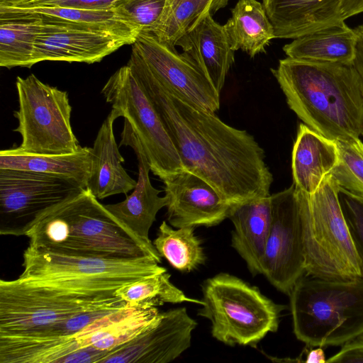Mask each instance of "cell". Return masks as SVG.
I'll list each match as a JSON object with an SVG mask.
<instances>
[{"mask_svg":"<svg viewBox=\"0 0 363 363\" xmlns=\"http://www.w3.org/2000/svg\"><path fill=\"white\" fill-rule=\"evenodd\" d=\"M127 65L158 112L185 170L207 182L229 204L270 196L273 176L252 135L169 92L133 48Z\"/></svg>","mask_w":363,"mask_h":363,"instance_id":"obj_1","label":"cell"},{"mask_svg":"<svg viewBox=\"0 0 363 363\" xmlns=\"http://www.w3.org/2000/svg\"><path fill=\"white\" fill-rule=\"evenodd\" d=\"M271 72L290 109L304 124L334 141L363 133V94L352 64L280 60Z\"/></svg>","mask_w":363,"mask_h":363,"instance_id":"obj_2","label":"cell"},{"mask_svg":"<svg viewBox=\"0 0 363 363\" xmlns=\"http://www.w3.org/2000/svg\"><path fill=\"white\" fill-rule=\"evenodd\" d=\"M30 247L63 255L130 258L150 256L147 245L121 223L88 189L45 213L28 232Z\"/></svg>","mask_w":363,"mask_h":363,"instance_id":"obj_3","label":"cell"},{"mask_svg":"<svg viewBox=\"0 0 363 363\" xmlns=\"http://www.w3.org/2000/svg\"><path fill=\"white\" fill-rule=\"evenodd\" d=\"M289 296L294 333L307 346L342 345L363 335V277L305 274Z\"/></svg>","mask_w":363,"mask_h":363,"instance_id":"obj_4","label":"cell"},{"mask_svg":"<svg viewBox=\"0 0 363 363\" xmlns=\"http://www.w3.org/2000/svg\"><path fill=\"white\" fill-rule=\"evenodd\" d=\"M340 188L328 175L308 195L299 190L306 274L329 279L363 277L340 203Z\"/></svg>","mask_w":363,"mask_h":363,"instance_id":"obj_5","label":"cell"},{"mask_svg":"<svg viewBox=\"0 0 363 363\" xmlns=\"http://www.w3.org/2000/svg\"><path fill=\"white\" fill-rule=\"evenodd\" d=\"M198 315L211 323L212 336L227 345L255 347L278 330L286 306L274 303L241 279L220 273L203 281Z\"/></svg>","mask_w":363,"mask_h":363,"instance_id":"obj_6","label":"cell"},{"mask_svg":"<svg viewBox=\"0 0 363 363\" xmlns=\"http://www.w3.org/2000/svg\"><path fill=\"white\" fill-rule=\"evenodd\" d=\"M23 257L19 279L94 294H115L125 284L167 271L150 256H68L28 246Z\"/></svg>","mask_w":363,"mask_h":363,"instance_id":"obj_7","label":"cell"},{"mask_svg":"<svg viewBox=\"0 0 363 363\" xmlns=\"http://www.w3.org/2000/svg\"><path fill=\"white\" fill-rule=\"evenodd\" d=\"M19 279L0 281V335L30 336L120 299Z\"/></svg>","mask_w":363,"mask_h":363,"instance_id":"obj_8","label":"cell"},{"mask_svg":"<svg viewBox=\"0 0 363 363\" xmlns=\"http://www.w3.org/2000/svg\"><path fill=\"white\" fill-rule=\"evenodd\" d=\"M18 109L13 112L21 150L38 154H68L82 147L73 132L68 94L31 74L17 77Z\"/></svg>","mask_w":363,"mask_h":363,"instance_id":"obj_9","label":"cell"},{"mask_svg":"<svg viewBox=\"0 0 363 363\" xmlns=\"http://www.w3.org/2000/svg\"><path fill=\"white\" fill-rule=\"evenodd\" d=\"M117 118L128 122L145 152L150 170L162 181L184 165L155 106L128 65L114 72L101 89Z\"/></svg>","mask_w":363,"mask_h":363,"instance_id":"obj_10","label":"cell"},{"mask_svg":"<svg viewBox=\"0 0 363 363\" xmlns=\"http://www.w3.org/2000/svg\"><path fill=\"white\" fill-rule=\"evenodd\" d=\"M84 189L65 176L0 169V234L26 235L45 213Z\"/></svg>","mask_w":363,"mask_h":363,"instance_id":"obj_11","label":"cell"},{"mask_svg":"<svg viewBox=\"0 0 363 363\" xmlns=\"http://www.w3.org/2000/svg\"><path fill=\"white\" fill-rule=\"evenodd\" d=\"M272 221L262 262V274L289 295L306 274L299 190L292 184L272 194Z\"/></svg>","mask_w":363,"mask_h":363,"instance_id":"obj_12","label":"cell"},{"mask_svg":"<svg viewBox=\"0 0 363 363\" xmlns=\"http://www.w3.org/2000/svg\"><path fill=\"white\" fill-rule=\"evenodd\" d=\"M132 47L157 81L169 92L201 110L216 113L220 94L205 74L185 53L160 42L152 33L140 32Z\"/></svg>","mask_w":363,"mask_h":363,"instance_id":"obj_13","label":"cell"},{"mask_svg":"<svg viewBox=\"0 0 363 363\" xmlns=\"http://www.w3.org/2000/svg\"><path fill=\"white\" fill-rule=\"evenodd\" d=\"M42 17L44 24L35 40L32 65L43 61L92 64L136 40L101 27Z\"/></svg>","mask_w":363,"mask_h":363,"instance_id":"obj_14","label":"cell"},{"mask_svg":"<svg viewBox=\"0 0 363 363\" xmlns=\"http://www.w3.org/2000/svg\"><path fill=\"white\" fill-rule=\"evenodd\" d=\"M197 323L184 307L160 312L139 335L111 351L101 363H168L189 349Z\"/></svg>","mask_w":363,"mask_h":363,"instance_id":"obj_15","label":"cell"},{"mask_svg":"<svg viewBox=\"0 0 363 363\" xmlns=\"http://www.w3.org/2000/svg\"><path fill=\"white\" fill-rule=\"evenodd\" d=\"M167 218L174 228L212 227L228 218L230 204L207 182L186 171L165 179Z\"/></svg>","mask_w":363,"mask_h":363,"instance_id":"obj_16","label":"cell"},{"mask_svg":"<svg viewBox=\"0 0 363 363\" xmlns=\"http://www.w3.org/2000/svg\"><path fill=\"white\" fill-rule=\"evenodd\" d=\"M130 146L135 153L138 179L130 195L119 203L105 207L125 228L147 245L155 247L149 238V231L156 220L158 211L167 205V199L160 196V191L151 184L150 166L143 147L128 121L125 120L120 146Z\"/></svg>","mask_w":363,"mask_h":363,"instance_id":"obj_17","label":"cell"},{"mask_svg":"<svg viewBox=\"0 0 363 363\" xmlns=\"http://www.w3.org/2000/svg\"><path fill=\"white\" fill-rule=\"evenodd\" d=\"M220 94L226 76L235 61L234 52L224 28L211 13L205 16L177 43Z\"/></svg>","mask_w":363,"mask_h":363,"instance_id":"obj_18","label":"cell"},{"mask_svg":"<svg viewBox=\"0 0 363 363\" xmlns=\"http://www.w3.org/2000/svg\"><path fill=\"white\" fill-rule=\"evenodd\" d=\"M275 38L295 39L345 22L340 0H262Z\"/></svg>","mask_w":363,"mask_h":363,"instance_id":"obj_19","label":"cell"},{"mask_svg":"<svg viewBox=\"0 0 363 363\" xmlns=\"http://www.w3.org/2000/svg\"><path fill=\"white\" fill-rule=\"evenodd\" d=\"M270 196L230 204L228 213V218L234 226L231 246L245 262L253 276L262 274L272 221Z\"/></svg>","mask_w":363,"mask_h":363,"instance_id":"obj_20","label":"cell"},{"mask_svg":"<svg viewBox=\"0 0 363 363\" xmlns=\"http://www.w3.org/2000/svg\"><path fill=\"white\" fill-rule=\"evenodd\" d=\"M339 162L336 142L304 123L298 126L291 154L293 184L311 195L320 186Z\"/></svg>","mask_w":363,"mask_h":363,"instance_id":"obj_21","label":"cell"},{"mask_svg":"<svg viewBox=\"0 0 363 363\" xmlns=\"http://www.w3.org/2000/svg\"><path fill=\"white\" fill-rule=\"evenodd\" d=\"M116 118L111 110L101 124L91 147V172L86 188L98 199L126 194L137 184L122 165L124 158L119 152L113 133Z\"/></svg>","mask_w":363,"mask_h":363,"instance_id":"obj_22","label":"cell"},{"mask_svg":"<svg viewBox=\"0 0 363 363\" xmlns=\"http://www.w3.org/2000/svg\"><path fill=\"white\" fill-rule=\"evenodd\" d=\"M357 43L354 29L344 22L293 39L283 50L288 57L299 60L352 64Z\"/></svg>","mask_w":363,"mask_h":363,"instance_id":"obj_23","label":"cell"},{"mask_svg":"<svg viewBox=\"0 0 363 363\" xmlns=\"http://www.w3.org/2000/svg\"><path fill=\"white\" fill-rule=\"evenodd\" d=\"M91 165V147H81L68 154H38L18 147L0 152V169L28 170L72 178L87 187Z\"/></svg>","mask_w":363,"mask_h":363,"instance_id":"obj_24","label":"cell"},{"mask_svg":"<svg viewBox=\"0 0 363 363\" xmlns=\"http://www.w3.org/2000/svg\"><path fill=\"white\" fill-rule=\"evenodd\" d=\"M231 13L223 25L231 49H241L251 57L264 52L275 35L263 4L257 0H239Z\"/></svg>","mask_w":363,"mask_h":363,"instance_id":"obj_25","label":"cell"},{"mask_svg":"<svg viewBox=\"0 0 363 363\" xmlns=\"http://www.w3.org/2000/svg\"><path fill=\"white\" fill-rule=\"evenodd\" d=\"M43 24L40 16L0 13V66L31 67L35 40Z\"/></svg>","mask_w":363,"mask_h":363,"instance_id":"obj_26","label":"cell"},{"mask_svg":"<svg viewBox=\"0 0 363 363\" xmlns=\"http://www.w3.org/2000/svg\"><path fill=\"white\" fill-rule=\"evenodd\" d=\"M229 0H167L151 30L160 42L175 48L178 41L208 13L227 6Z\"/></svg>","mask_w":363,"mask_h":363,"instance_id":"obj_27","label":"cell"},{"mask_svg":"<svg viewBox=\"0 0 363 363\" xmlns=\"http://www.w3.org/2000/svg\"><path fill=\"white\" fill-rule=\"evenodd\" d=\"M0 13L48 16L63 21L109 29L136 38L140 31L113 7L89 10L62 6H16L0 7Z\"/></svg>","mask_w":363,"mask_h":363,"instance_id":"obj_28","label":"cell"},{"mask_svg":"<svg viewBox=\"0 0 363 363\" xmlns=\"http://www.w3.org/2000/svg\"><path fill=\"white\" fill-rule=\"evenodd\" d=\"M191 227L177 230L162 221L152 243L161 257L182 272H190L203 264L206 257L201 240Z\"/></svg>","mask_w":363,"mask_h":363,"instance_id":"obj_29","label":"cell"},{"mask_svg":"<svg viewBox=\"0 0 363 363\" xmlns=\"http://www.w3.org/2000/svg\"><path fill=\"white\" fill-rule=\"evenodd\" d=\"M170 277L167 271L146 277L118 288L115 293L128 304L148 308L183 302L203 304L202 300L186 296L171 282Z\"/></svg>","mask_w":363,"mask_h":363,"instance_id":"obj_30","label":"cell"},{"mask_svg":"<svg viewBox=\"0 0 363 363\" xmlns=\"http://www.w3.org/2000/svg\"><path fill=\"white\" fill-rule=\"evenodd\" d=\"M335 142L339 162L330 175L340 191L363 197V142L359 138Z\"/></svg>","mask_w":363,"mask_h":363,"instance_id":"obj_31","label":"cell"},{"mask_svg":"<svg viewBox=\"0 0 363 363\" xmlns=\"http://www.w3.org/2000/svg\"><path fill=\"white\" fill-rule=\"evenodd\" d=\"M167 0H116L113 8L140 32L150 33L159 21Z\"/></svg>","mask_w":363,"mask_h":363,"instance_id":"obj_32","label":"cell"},{"mask_svg":"<svg viewBox=\"0 0 363 363\" xmlns=\"http://www.w3.org/2000/svg\"><path fill=\"white\" fill-rule=\"evenodd\" d=\"M339 198L351 240L363 265V197L340 191Z\"/></svg>","mask_w":363,"mask_h":363,"instance_id":"obj_33","label":"cell"},{"mask_svg":"<svg viewBox=\"0 0 363 363\" xmlns=\"http://www.w3.org/2000/svg\"><path fill=\"white\" fill-rule=\"evenodd\" d=\"M21 6H62L89 10H106L113 7V3L107 0H33Z\"/></svg>","mask_w":363,"mask_h":363,"instance_id":"obj_34","label":"cell"},{"mask_svg":"<svg viewBox=\"0 0 363 363\" xmlns=\"http://www.w3.org/2000/svg\"><path fill=\"white\" fill-rule=\"evenodd\" d=\"M327 363H363V335L345 342L341 350L326 360Z\"/></svg>","mask_w":363,"mask_h":363,"instance_id":"obj_35","label":"cell"},{"mask_svg":"<svg viewBox=\"0 0 363 363\" xmlns=\"http://www.w3.org/2000/svg\"><path fill=\"white\" fill-rule=\"evenodd\" d=\"M354 29L357 34V43L356 48V56L353 64L360 77L363 94V23L359 25ZM362 136H363V133Z\"/></svg>","mask_w":363,"mask_h":363,"instance_id":"obj_36","label":"cell"},{"mask_svg":"<svg viewBox=\"0 0 363 363\" xmlns=\"http://www.w3.org/2000/svg\"><path fill=\"white\" fill-rule=\"evenodd\" d=\"M340 12L344 21L363 13V0H340Z\"/></svg>","mask_w":363,"mask_h":363,"instance_id":"obj_37","label":"cell"},{"mask_svg":"<svg viewBox=\"0 0 363 363\" xmlns=\"http://www.w3.org/2000/svg\"><path fill=\"white\" fill-rule=\"evenodd\" d=\"M307 363H325L326 362L325 355L322 347L310 350L304 361Z\"/></svg>","mask_w":363,"mask_h":363,"instance_id":"obj_38","label":"cell"},{"mask_svg":"<svg viewBox=\"0 0 363 363\" xmlns=\"http://www.w3.org/2000/svg\"><path fill=\"white\" fill-rule=\"evenodd\" d=\"M32 1L33 0H0V7L21 6Z\"/></svg>","mask_w":363,"mask_h":363,"instance_id":"obj_39","label":"cell"},{"mask_svg":"<svg viewBox=\"0 0 363 363\" xmlns=\"http://www.w3.org/2000/svg\"><path fill=\"white\" fill-rule=\"evenodd\" d=\"M107 1H109L111 3H113V4H114V3L116 2V0H107Z\"/></svg>","mask_w":363,"mask_h":363,"instance_id":"obj_40","label":"cell"}]
</instances>
